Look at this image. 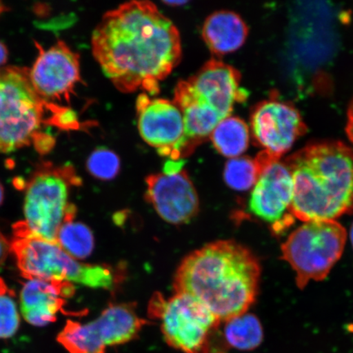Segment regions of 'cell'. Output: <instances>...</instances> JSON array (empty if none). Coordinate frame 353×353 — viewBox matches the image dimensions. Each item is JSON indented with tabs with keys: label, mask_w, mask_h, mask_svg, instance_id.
<instances>
[{
	"label": "cell",
	"mask_w": 353,
	"mask_h": 353,
	"mask_svg": "<svg viewBox=\"0 0 353 353\" xmlns=\"http://www.w3.org/2000/svg\"><path fill=\"white\" fill-rule=\"evenodd\" d=\"M92 54L119 91L156 95L182 59L178 28L152 2L121 4L92 35Z\"/></svg>",
	"instance_id": "6da1fadb"
},
{
	"label": "cell",
	"mask_w": 353,
	"mask_h": 353,
	"mask_svg": "<svg viewBox=\"0 0 353 353\" xmlns=\"http://www.w3.org/2000/svg\"><path fill=\"white\" fill-rule=\"evenodd\" d=\"M261 267L246 247L220 241L193 251L176 270L174 288L204 305L220 321L245 314L259 292Z\"/></svg>",
	"instance_id": "7a4b0ae2"
},
{
	"label": "cell",
	"mask_w": 353,
	"mask_h": 353,
	"mask_svg": "<svg viewBox=\"0 0 353 353\" xmlns=\"http://www.w3.org/2000/svg\"><path fill=\"white\" fill-rule=\"evenodd\" d=\"M292 175L291 212L304 223L353 214V149L341 141H321L283 161Z\"/></svg>",
	"instance_id": "3957f363"
},
{
	"label": "cell",
	"mask_w": 353,
	"mask_h": 353,
	"mask_svg": "<svg viewBox=\"0 0 353 353\" xmlns=\"http://www.w3.org/2000/svg\"><path fill=\"white\" fill-rule=\"evenodd\" d=\"M241 81L236 68L212 59L193 77L176 85L174 101L184 119V157L208 140L221 121L231 117L234 105L248 98Z\"/></svg>",
	"instance_id": "277c9868"
},
{
	"label": "cell",
	"mask_w": 353,
	"mask_h": 353,
	"mask_svg": "<svg viewBox=\"0 0 353 353\" xmlns=\"http://www.w3.org/2000/svg\"><path fill=\"white\" fill-rule=\"evenodd\" d=\"M68 108L48 103L37 94L30 70L19 66L0 68V153H10L33 144L46 154L54 145L43 127L59 129L61 114Z\"/></svg>",
	"instance_id": "5b68a950"
},
{
	"label": "cell",
	"mask_w": 353,
	"mask_h": 353,
	"mask_svg": "<svg viewBox=\"0 0 353 353\" xmlns=\"http://www.w3.org/2000/svg\"><path fill=\"white\" fill-rule=\"evenodd\" d=\"M11 252L26 280L68 281L94 289L112 290L114 276L107 265L79 263L61 247L35 236L23 222L13 225Z\"/></svg>",
	"instance_id": "8992f818"
},
{
	"label": "cell",
	"mask_w": 353,
	"mask_h": 353,
	"mask_svg": "<svg viewBox=\"0 0 353 353\" xmlns=\"http://www.w3.org/2000/svg\"><path fill=\"white\" fill-rule=\"evenodd\" d=\"M81 182L72 168L44 166L26 187L24 223L34 236L56 243L59 229L74 221L77 207L69 202L70 186Z\"/></svg>",
	"instance_id": "52a82bcc"
},
{
	"label": "cell",
	"mask_w": 353,
	"mask_h": 353,
	"mask_svg": "<svg viewBox=\"0 0 353 353\" xmlns=\"http://www.w3.org/2000/svg\"><path fill=\"white\" fill-rule=\"evenodd\" d=\"M346 239L345 228L335 220L304 223L290 234L281 245V259L293 269L300 290L325 279L341 258Z\"/></svg>",
	"instance_id": "ba28073f"
},
{
	"label": "cell",
	"mask_w": 353,
	"mask_h": 353,
	"mask_svg": "<svg viewBox=\"0 0 353 353\" xmlns=\"http://www.w3.org/2000/svg\"><path fill=\"white\" fill-rule=\"evenodd\" d=\"M149 314L161 320L166 343L183 353H210V334L221 323L203 304L186 294L176 293L168 300L154 294Z\"/></svg>",
	"instance_id": "9c48e42d"
},
{
	"label": "cell",
	"mask_w": 353,
	"mask_h": 353,
	"mask_svg": "<svg viewBox=\"0 0 353 353\" xmlns=\"http://www.w3.org/2000/svg\"><path fill=\"white\" fill-rule=\"evenodd\" d=\"M141 137L162 157L184 158L185 125L182 112L174 101L151 99L143 92L136 103Z\"/></svg>",
	"instance_id": "30bf717a"
},
{
	"label": "cell",
	"mask_w": 353,
	"mask_h": 353,
	"mask_svg": "<svg viewBox=\"0 0 353 353\" xmlns=\"http://www.w3.org/2000/svg\"><path fill=\"white\" fill-rule=\"evenodd\" d=\"M250 125L254 143L279 160L307 130L299 110L275 99L256 105Z\"/></svg>",
	"instance_id": "8fae6325"
},
{
	"label": "cell",
	"mask_w": 353,
	"mask_h": 353,
	"mask_svg": "<svg viewBox=\"0 0 353 353\" xmlns=\"http://www.w3.org/2000/svg\"><path fill=\"white\" fill-rule=\"evenodd\" d=\"M294 196L292 175L283 161L265 166L255 183L249 209L256 217L272 224L275 233H281L294 221L291 212Z\"/></svg>",
	"instance_id": "7c38bea8"
},
{
	"label": "cell",
	"mask_w": 353,
	"mask_h": 353,
	"mask_svg": "<svg viewBox=\"0 0 353 353\" xmlns=\"http://www.w3.org/2000/svg\"><path fill=\"white\" fill-rule=\"evenodd\" d=\"M30 78L35 91L44 101L57 105L63 101L69 103L74 88L81 79L79 56L63 41L47 50L41 48L30 70Z\"/></svg>",
	"instance_id": "4fadbf2b"
},
{
	"label": "cell",
	"mask_w": 353,
	"mask_h": 353,
	"mask_svg": "<svg viewBox=\"0 0 353 353\" xmlns=\"http://www.w3.org/2000/svg\"><path fill=\"white\" fill-rule=\"evenodd\" d=\"M145 199L165 222L180 225L189 223L200 209L194 185L184 170L173 174L148 176Z\"/></svg>",
	"instance_id": "5bb4252c"
},
{
	"label": "cell",
	"mask_w": 353,
	"mask_h": 353,
	"mask_svg": "<svg viewBox=\"0 0 353 353\" xmlns=\"http://www.w3.org/2000/svg\"><path fill=\"white\" fill-rule=\"evenodd\" d=\"M74 294V286L68 281L28 280L20 293L21 314L29 324L43 327L65 312L66 299Z\"/></svg>",
	"instance_id": "9a60e30c"
},
{
	"label": "cell",
	"mask_w": 353,
	"mask_h": 353,
	"mask_svg": "<svg viewBox=\"0 0 353 353\" xmlns=\"http://www.w3.org/2000/svg\"><path fill=\"white\" fill-rule=\"evenodd\" d=\"M105 347L121 345L138 337L148 323L137 315L134 303L112 304L91 321Z\"/></svg>",
	"instance_id": "2e32d148"
},
{
	"label": "cell",
	"mask_w": 353,
	"mask_h": 353,
	"mask_svg": "<svg viewBox=\"0 0 353 353\" xmlns=\"http://www.w3.org/2000/svg\"><path fill=\"white\" fill-rule=\"evenodd\" d=\"M249 29L237 13L219 11L207 17L202 37L210 52L221 57L235 52L245 43Z\"/></svg>",
	"instance_id": "e0dca14e"
},
{
	"label": "cell",
	"mask_w": 353,
	"mask_h": 353,
	"mask_svg": "<svg viewBox=\"0 0 353 353\" xmlns=\"http://www.w3.org/2000/svg\"><path fill=\"white\" fill-rule=\"evenodd\" d=\"M210 139L223 157H239L249 147V127L241 119L229 117L219 123Z\"/></svg>",
	"instance_id": "ac0fdd59"
},
{
	"label": "cell",
	"mask_w": 353,
	"mask_h": 353,
	"mask_svg": "<svg viewBox=\"0 0 353 353\" xmlns=\"http://www.w3.org/2000/svg\"><path fill=\"white\" fill-rule=\"evenodd\" d=\"M224 339L228 345L240 351H252L263 341V329L257 316L251 313L226 321Z\"/></svg>",
	"instance_id": "d6986e66"
},
{
	"label": "cell",
	"mask_w": 353,
	"mask_h": 353,
	"mask_svg": "<svg viewBox=\"0 0 353 353\" xmlns=\"http://www.w3.org/2000/svg\"><path fill=\"white\" fill-rule=\"evenodd\" d=\"M57 341L70 353H105L107 350L91 322L83 325L68 320L57 335Z\"/></svg>",
	"instance_id": "ffe728a7"
},
{
	"label": "cell",
	"mask_w": 353,
	"mask_h": 353,
	"mask_svg": "<svg viewBox=\"0 0 353 353\" xmlns=\"http://www.w3.org/2000/svg\"><path fill=\"white\" fill-rule=\"evenodd\" d=\"M57 244L74 259L90 257L94 249V237L90 228L82 223H65L57 236Z\"/></svg>",
	"instance_id": "44dd1931"
},
{
	"label": "cell",
	"mask_w": 353,
	"mask_h": 353,
	"mask_svg": "<svg viewBox=\"0 0 353 353\" xmlns=\"http://www.w3.org/2000/svg\"><path fill=\"white\" fill-rule=\"evenodd\" d=\"M260 173L255 158L239 157L227 162L223 178L229 188L236 191H247L257 183Z\"/></svg>",
	"instance_id": "7402d4cb"
},
{
	"label": "cell",
	"mask_w": 353,
	"mask_h": 353,
	"mask_svg": "<svg viewBox=\"0 0 353 353\" xmlns=\"http://www.w3.org/2000/svg\"><path fill=\"white\" fill-rule=\"evenodd\" d=\"M12 291L0 278V339H10L20 326V315Z\"/></svg>",
	"instance_id": "603a6c76"
},
{
	"label": "cell",
	"mask_w": 353,
	"mask_h": 353,
	"mask_svg": "<svg viewBox=\"0 0 353 353\" xmlns=\"http://www.w3.org/2000/svg\"><path fill=\"white\" fill-rule=\"evenodd\" d=\"M86 167L94 178L108 181L117 176L121 170L120 158L116 153L107 148H99L88 157Z\"/></svg>",
	"instance_id": "cb8c5ba5"
},
{
	"label": "cell",
	"mask_w": 353,
	"mask_h": 353,
	"mask_svg": "<svg viewBox=\"0 0 353 353\" xmlns=\"http://www.w3.org/2000/svg\"><path fill=\"white\" fill-rule=\"evenodd\" d=\"M11 252L10 242L0 232V268L6 261L8 254Z\"/></svg>",
	"instance_id": "d4e9b609"
},
{
	"label": "cell",
	"mask_w": 353,
	"mask_h": 353,
	"mask_svg": "<svg viewBox=\"0 0 353 353\" xmlns=\"http://www.w3.org/2000/svg\"><path fill=\"white\" fill-rule=\"evenodd\" d=\"M183 159H181V160L178 161L170 160L166 162V164L165 165L164 167V172H163V174H173L176 173H179V172L183 170Z\"/></svg>",
	"instance_id": "484cf974"
},
{
	"label": "cell",
	"mask_w": 353,
	"mask_h": 353,
	"mask_svg": "<svg viewBox=\"0 0 353 353\" xmlns=\"http://www.w3.org/2000/svg\"><path fill=\"white\" fill-rule=\"evenodd\" d=\"M345 130L348 139L353 144V97L347 108Z\"/></svg>",
	"instance_id": "4316f807"
},
{
	"label": "cell",
	"mask_w": 353,
	"mask_h": 353,
	"mask_svg": "<svg viewBox=\"0 0 353 353\" xmlns=\"http://www.w3.org/2000/svg\"><path fill=\"white\" fill-rule=\"evenodd\" d=\"M8 60V50L6 46L0 41V68L6 64Z\"/></svg>",
	"instance_id": "83f0119b"
},
{
	"label": "cell",
	"mask_w": 353,
	"mask_h": 353,
	"mask_svg": "<svg viewBox=\"0 0 353 353\" xmlns=\"http://www.w3.org/2000/svg\"><path fill=\"white\" fill-rule=\"evenodd\" d=\"M187 1H165V3L168 4V6H183V4L186 3Z\"/></svg>",
	"instance_id": "f1b7e54d"
},
{
	"label": "cell",
	"mask_w": 353,
	"mask_h": 353,
	"mask_svg": "<svg viewBox=\"0 0 353 353\" xmlns=\"http://www.w3.org/2000/svg\"><path fill=\"white\" fill-rule=\"evenodd\" d=\"M3 198H4L3 188L2 186L1 183H0V205H2V203L3 201Z\"/></svg>",
	"instance_id": "f546056e"
},
{
	"label": "cell",
	"mask_w": 353,
	"mask_h": 353,
	"mask_svg": "<svg viewBox=\"0 0 353 353\" xmlns=\"http://www.w3.org/2000/svg\"><path fill=\"white\" fill-rule=\"evenodd\" d=\"M6 11H7V7L3 6V4L0 2V15H1L2 13Z\"/></svg>",
	"instance_id": "4dcf8cb0"
},
{
	"label": "cell",
	"mask_w": 353,
	"mask_h": 353,
	"mask_svg": "<svg viewBox=\"0 0 353 353\" xmlns=\"http://www.w3.org/2000/svg\"><path fill=\"white\" fill-rule=\"evenodd\" d=\"M350 239H351V242H352V248H353V223L352 224V227H351V229H350Z\"/></svg>",
	"instance_id": "1f68e13d"
}]
</instances>
